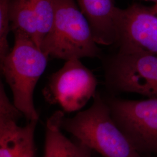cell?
Instances as JSON below:
<instances>
[{
	"label": "cell",
	"mask_w": 157,
	"mask_h": 157,
	"mask_svg": "<svg viewBox=\"0 0 157 157\" xmlns=\"http://www.w3.org/2000/svg\"><path fill=\"white\" fill-rule=\"evenodd\" d=\"M60 127L103 157H143L115 123L105 98L98 91L88 109L72 118L63 115Z\"/></svg>",
	"instance_id": "1"
},
{
	"label": "cell",
	"mask_w": 157,
	"mask_h": 157,
	"mask_svg": "<svg viewBox=\"0 0 157 157\" xmlns=\"http://www.w3.org/2000/svg\"><path fill=\"white\" fill-rule=\"evenodd\" d=\"M13 47L0 61L2 73L13 95V102L27 121L39 119L34 91L44 73L49 56L33 41L15 35Z\"/></svg>",
	"instance_id": "2"
},
{
	"label": "cell",
	"mask_w": 157,
	"mask_h": 157,
	"mask_svg": "<svg viewBox=\"0 0 157 157\" xmlns=\"http://www.w3.org/2000/svg\"><path fill=\"white\" fill-rule=\"evenodd\" d=\"M98 45L76 0H56L54 22L41 45L45 54L65 61L100 58Z\"/></svg>",
	"instance_id": "3"
},
{
	"label": "cell",
	"mask_w": 157,
	"mask_h": 157,
	"mask_svg": "<svg viewBox=\"0 0 157 157\" xmlns=\"http://www.w3.org/2000/svg\"><path fill=\"white\" fill-rule=\"evenodd\" d=\"M105 78L113 94L129 93L157 98V54L118 51L107 59Z\"/></svg>",
	"instance_id": "4"
},
{
	"label": "cell",
	"mask_w": 157,
	"mask_h": 157,
	"mask_svg": "<svg viewBox=\"0 0 157 157\" xmlns=\"http://www.w3.org/2000/svg\"><path fill=\"white\" fill-rule=\"evenodd\" d=\"M105 100L115 123L141 155H157V98L133 100L111 95Z\"/></svg>",
	"instance_id": "5"
},
{
	"label": "cell",
	"mask_w": 157,
	"mask_h": 157,
	"mask_svg": "<svg viewBox=\"0 0 157 157\" xmlns=\"http://www.w3.org/2000/svg\"><path fill=\"white\" fill-rule=\"evenodd\" d=\"M97 85L93 72L79 59L73 58L51 75L43 94L51 105H58L65 112H75L93 98Z\"/></svg>",
	"instance_id": "6"
},
{
	"label": "cell",
	"mask_w": 157,
	"mask_h": 157,
	"mask_svg": "<svg viewBox=\"0 0 157 157\" xmlns=\"http://www.w3.org/2000/svg\"><path fill=\"white\" fill-rule=\"evenodd\" d=\"M116 40L119 52H146L157 54V2L145 6L132 3L115 14Z\"/></svg>",
	"instance_id": "7"
},
{
	"label": "cell",
	"mask_w": 157,
	"mask_h": 157,
	"mask_svg": "<svg viewBox=\"0 0 157 157\" xmlns=\"http://www.w3.org/2000/svg\"><path fill=\"white\" fill-rule=\"evenodd\" d=\"M24 117L6 93L0 82V157H36L34 140L37 121L18 124Z\"/></svg>",
	"instance_id": "8"
},
{
	"label": "cell",
	"mask_w": 157,
	"mask_h": 157,
	"mask_svg": "<svg viewBox=\"0 0 157 157\" xmlns=\"http://www.w3.org/2000/svg\"><path fill=\"white\" fill-rule=\"evenodd\" d=\"M81 11L90 24L98 45H113L116 40L115 0H76Z\"/></svg>",
	"instance_id": "9"
},
{
	"label": "cell",
	"mask_w": 157,
	"mask_h": 157,
	"mask_svg": "<svg viewBox=\"0 0 157 157\" xmlns=\"http://www.w3.org/2000/svg\"><path fill=\"white\" fill-rule=\"evenodd\" d=\"M63 115L61 111H57L47 121L43 157H93V151L89 147L69 139L62 133L60 121Z\"/></svg>",
	"instance_id": "10"
},
{
	"label": "cell",
	"mask_w": 157,
	"mask_h": 157,
	"mask_svg": "<svg viewBox=\"0 0 157 157\" xmlns=\"http://www.w3.org/2000/svg\"><path fill=\"white\" fill-rule=\"evenodd\" d=\"M10 13L11 31L14 36L28 38L37 45L33 0H11Z\"/></svg>",
	"instance_id": "11"
},
{
	"label": "cell",
	"mask_w": 157,
	"mask_h": 157,
	"mask_svg": "<svg viewBox=\"0 0 157 157\" xmlns=\"http://www.w3.org/2000/svg\"><path fill=\"white\" fill-rule=\"evenodd\" d=\"M33 4L37 32V44L41 48L54 22L56 0H33Z\"/></svg>",
	"instance_id": "12"
},
{
	"label": "cell",
	"mask_w": 157,
	"mask_h": 157,
	"mask_svg": "<svg viewBox=\"0 0 157 157\" xmlns=\"http://www.w3.org/2000/svg\"><path fill=\"white\" fill-rule=\"evenodd\" d=\"M11 0H0V61L10 52L8 34L11 31Z\"/></svg>",
	"instance_id": "13"
},
{
	"label": "cell",
	"mask_w": 157,
	"mask_h": 157,
	"mask_svg": "<svg viewBox=\"0 0 157 157\" xmlns=\"http://www.w3.org/2000/svg\"><path fill=\"white\" fill-rule=\"evenodd\" d=\"M143 157H157V155H149V156H144Z\"/></svg>",
	"instance_id": "14"
},
{
	"label": "cell",
	"mask_w": 157,
	"mask_h": 157,
	"mask_svg": "<svg viewBox=\"0 0 157 157\" xmlns=\"http://www.w3.org/2000/svg\"><path fill=\"white\" fill-rule=\"evenodd\" d=\"M146 1H152V2H154V3H155V2H157V0H146Z\"/></svg>",
	"instance_id": "15"
}]
</instances>
